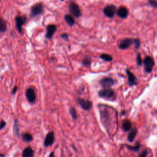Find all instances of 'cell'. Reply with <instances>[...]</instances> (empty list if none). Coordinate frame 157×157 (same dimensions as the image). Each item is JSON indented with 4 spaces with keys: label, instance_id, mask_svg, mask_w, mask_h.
Segmentation results:
<instances>
[{
    "label": "cell",
    "instance_id": "6da1fadb",
    "mask_svg": "<svg viewBox=\"0 0 157 157\" xmlns=\"http://www.w3.org/2000/svg\"><path fill=\"white\" fill-rule=\"evenodd\" d=\"M44 12V6L42 3H39L33 5L30 10V17L31 18H34Z\"/></svg>",
    "mask_w": 157,
    "mask_h": 157
},
{
    "label": "cell",
    "instance_id": "7a4b0ae2",
    "mask_svg": "<svg viewBox=\"0 0 157 157\" xmlns=\"http://www.w3.org/2000/svg\"><path fill=\"white\" fill-rule=\"evenodd\" d=\"M143 65L146 72L147 73H151L155 65V61L151 56H147L143 61Z\"/></svg>",
    "mask_w": 157,
    "mask_h": 157
},
{
    "label": "cell",
    "instance_id": "3957f363",
    "mask_svg": "<svg viewBox=\"0 0 157 157\" xmlns=\"http://www.w3.org/2000/svg\"><path fill=\"white\" fill-rule=\"evenodd\" d=\"M69 10L71 15L76 18H79L82 16L81 11L78 6L75 3H70L69 4Z\"/></svg>",
    "mask_w": 157,
    "mask_h": 157
},
{
    "label": "cell",
    "instance_id": "277c9868",
    "mask_svg": "<svg viewBox=\"0 0 157 157\" xmlns=\"http://www.w3.org/2000/svg\"><path fill=\"white\" fill-rule=\"evenodd\" d=\"M103 13L107 17L110 19L113 18L116 13H117L116 6L112 4L106 6L103 9Z\"/></svg>",
    "mask_w": 157,
    "mask_h": 157
},
{
    "label": "cell",
    "instance_id": "5b68a950",
    "mask_svg": "<svg viewBox=\"0 0 157 157\" xmlns=\"http://www.w3.org/2000/svg\"><path fill=\"white\" fill-rule=\"evenodd\" d=\"M98 96L104 99H111L115 96V92L111 88H103L98 92Z\"/></svg>",
    "mask_w": 157,
    "mask_h": 157
},
{
    "label": "cell",
    "instance_id": "8992f818",
    "mask_svg": "<svg viewBox=\"0 0 157 157\" xmlns=\"http://www.w3.org/2000/svg\"><path fill=\"white\" fill-rule=\"evenodd\" d=\"M16 26L17 30L20 34H23V30H22V26L24 25H25L26 22V18L24 16H17L16 17Z\"/></svg>",
    "mask_w": 157,
    "mask_h": 157
},
{
    "label": "cell",
    "instance_id": "52a82bcc",
    "mask_svg": "<svg viewBox=\"0 0 157 157\" xmlns=\"http://www.w3.org/2000/svg\"><path fill=\"white\" fill-rule=\"evenodd\" d=\"M25 95L28 101L31 104H34L36 101V95L32 87H29L26 90Z\"/></svg>",
    "mask_w": 157,
    "mask_h": 157
},
{
    "label": "cell",
    "instance_id": "ba28073f",
    "mask_svg": "<svg viewBox=\"0 0 157 157\" xmlns=\"http://www.w3.org/2000/svg\"><path fill=\"white\" fill-rule=\"evenodd\" d=\"M77 103L84 111H89L92 107V103L89 100L82 98L77 99Z\"/></svg>",
    "mask_w": 157,
    "mask_h": 157
},
{
    "label": "cell",
    "instance_id": "9c48e42d",
    "mask_svg": "<svg viewBox=\"0 0 157 157\" xmlns=\"http://www.w3.org/2000/svg\"><path fill=\"white\" fill-rule=\"evenodd\" d=\"M99 83L103 88H109L113 85L114 81L111 77H106L99 81Z\"/></svg>",
    "mask_w": 157,
    "mask_h": 157
},
{
    "label": "cell",
    "instance_id": "30bf717a",
    "mask_svg": "<svg viewBox=\"0 0 157 157\" xmlns=\"http://www.w3.org/2000/svg\"><path fill=\"white\" fill-rule=\"evenodd\" d=\"M55 141V134L54 131H50L46 136V138L44 142V145L45 147H48L53 145Z\"/></svg>",
    "mask_w": 157,
    "mask_h": 157
},
{
    "label": "cell",
    "instance_id": "8fae6325",
    "mask_svg": "<svg viewBox=\"0 0 157 157\" xmlns=\"http://www.w3.org/2000/svg\"><path fill=\"white\" fill-rule=\"evenodd\" d=\"M56 29L57 27L55 25H47L46 26V34L45 36V38L47 39H52L56 31Z\"/></svg>",
    "mask_w": 157,
    "mask_h": 157
},
{
    "label": "cell",
    "instance_id": "7c38bea8",
    "mask_svg": "<svg viewBox=\"0 0 157 157\" xmlns=\"http://www.w3.org/2000/svg\"><path fill=\"white\" fill-rule=\"evenodd\" d=\"M126 73L128 76V83L130 86H134L138 84V81L136 76L131 72L129 69H126Z\"/></svg>",
    "mask_w": 157,
    "mask_h": 157
},
{
    "label": "cell",
    "instance_id": "4fadbf2b",
    "mask_svg": "<svg viewBox=\"0 0 157 157\" xmlns=\"http://www.w3.org/2000/svg\"><path fill=\"white\" fill-rule=\"evenodd\" d=\"M134 44V39L126 38L120 41L119 48L122 50H125Z\"/></svg>",
    "mask_w": 157,
    "mask_h": 157
},
{
    "label": "cell",
    "instance_id": "5bb4252c",
    "mask_svg": "<svg viewBox=\"0 0 157 157\" xmlns=\"http://www.w3.org/2000/svg\"><path fill=\"white\" fill-rule=\"evenodd\" d=\"M117 16L121 19H126L129 14L128 9L125 6H120L117 10Z\"/></svg>",
    "mask_w": 157,
    "mask_h": 157
},
{
    "label": "cell",
    "instance_id": "9a60e30c",
    "mask_svg": "<svg viewBox=\"0 0 157 157\" xmlns=\"http://www.w3.org/2000/svg\"><path fill=\"white\" fill-rule=\"evenodd\" d=\"M22 156V157H33L34 156V151L30 146H28L23 151Z\"/></svg>",
    "mask_w": 157,
    "mask_h": 157
},
{
    "label": "cell",
    "instance_id": "2e32d148",
    "mask_svg": "<svg viewBox=\"0 0 157 157\" xmlns=\"http://www.w3.org/2000/svg\"><path fill=\"white\" fill-rule=\"evenodd\" d=\"M131 128H132V125L129 120H125L123 121L122 125V128L125 132L129 131L130 130H131Z\"/></svg>",
    "mask_w": 157,
    "mask_h": 157
},
{
    "label": "cell",
    "instance_id": "e0dca14e",
    "mask_svg": "<svg viewBox=\"0 0 157 157\" xmlns=\"http://www.w3.org/2000/svg\"><path fill=\"white\" fill-rule=\"evenodd\" d=\"M137 133H138V130L136 129V128H133V129L131 130V131L129 133V134H128L127 138H128V141L130 142H133L136 136Z\"/></svg>",
    "mask_w": 157,
    "mask_h": 157
},
{
    "label": "cell",
    "instance_id": "ac0fdd59",
    "mask_svg": "<svg viewBox=\"0 0 157 157\" xmlns=\"http://www.w3.org/2000/svg\"><path fill=\"white\" fill-rule=\"evenodd\" d=\"M64 18H65V22L70 27L74 26V25L75 24V20L73 16L69 15V14H66V15L65 16V17Z\"/></svg>",
    "mask_w": 157,
    "mask_h": 157
},
{
    "label": "cell",
    "instance_id": "d6986e66",
    "mask_svg": "<svg viewBox=\"0 0 157 157\" xmlns=\"http://www.w3.org/2000/svg\"><path fill=\"white\" fill-rule=\"evenodd\" d=\"M22 138L23 141L26 142V143L30 142L33 140V136L30 133H24L22 135Z\"/></svg>",
    "mask_w": 157,
    "mask_h": 157
},
{
    "label": "cell",
    "instance_id": "ffe728a7",
    "mask_svg": "<svg viewBox=\"0 0 157 157\" xmlns=\"http://www.w3.org/2000/svg\"><path fill=\"white\" fill-rule=\"evenodd\" d=\"M91 63V59L90 56H85L82 60V65L85 67H89Z\"/></svg>",
    "mask_w": 157,
    "mask_h": 157
},
{
    "label": "cell",
    "instance_id": "44dd1931",
    "mask_svg": "<svg viewBox=\"0 0 157 157\" xmlns=\"http://www.w3.org/2000/svg\"><path fill=\"white\" fill-rule=\"evenodd\" d=\"M7 30V23L4 19L0 17V33H4Z\"/></svg>",
    "mask_w": 157,
    "mask_h": 157
},
{
    "label": "cell",
    "instance_id": "7402d4cb",
    "mask_svg": "<svg viewBox=\"0 0 157 157\" xmlns=\"http://www.w3.org/2000/svg\"><path fill=\"white\" fill-rule=\"evenodd\" d=\"M126 147L130 150V151H132L133 152H138L139 149H140V147H141V144L140 143H139V142H138V143L136 144L134 146H126Z\"/></svg>",
    "mask_w": 157,
    "mask_h": 157
},
{
    "label": "cell",
    "instance_id": "603a6c76",
    "mask_svg": "<svg viewBox=\"0 0 157 157\" xmlns=\"http://www.w3.org/2000/svg\"><path fill=\"white\" fill-rule=\"evenodd\" d=\"M100 59L103 60L104 61H112L113 60L112 56L109 54H103L100 55Z\"/></svg>",
    "mask_w": 157,
    "mask_h": 157
},
{
    "label": "cell",
    "instance_id": "cb8c5ba5",
    "mask_svg": "<svg viewBox=\"0 0 157 157\" xmlns=\"http://www.w3.org/2000/svg\"><path fill=\"white\" fill-rule=\"evenodd\" d=\"M69 113H70V115L71 116V117H72L73 120H76L77 118V111L74 107H73V106L70 107Z\"/></svg>",
    "mask_w": 157,
    "mask_h": 157
},
{
    "label": "cell",
    "instance_id": "d4e9b609",
    "mask_svg": "<svg viewBox=\"0 0 157 157\" xmlns=\"http://www.w3.org/2000/svg\"><path fill=\"white\" fill-rule=\"evenodd\" d=\"M14 132L15 133L17 137L19 136V123L18 121L17 120H14Z\"/></svg>",
    "mask_w": 157,
    "mask_h": 157
},
{
    "label": "cell",
    "instance_id": "484cf974",
    "mask_svg": "<svg viewBox=\"0 0 157 157\" xmlns=\"http://www.w3.org/2000/svg\"><path fill=\"white\" fill-rule=\"evenodd\" d=\"M134 45L136 49H138L141 46V41L139 39H134Z\"/></svg>",
    "mask_w": 157,
    "mask_h": 157
},
{
    "label": "cell",
    "instance_id": "4316f807",
    "mask_svg": "<svg viewBox=\"0 0 157 157\" xmlns=\"http://www.w3.org/2000/svg\"><path fill=\"white\" fill-rule=\"evenodd\" d=\"M136 63H137V65L138 66H141L142 65V60L141 58V54L139 53L137 55V57H136Z\"/></svg>",
    "mask_w": 157,
    "mask_h": 157
},
{
    "label": "cell",
    "instance_id": "83f0119b",
    "mask_svg": "<svg viewBox=\"0 0 157 157\" xmlns=\"http://www.w3.org/2000/svg\"><path fill=\"white\" fill-rule=\"evenodd\" d=\"M148 3L154 8H157V1L156 0H148Z\"/></svg>",
    "mask_w": 157,
    "mask_h": 157
},
{
    "label": "cell",
    "instance_id": "f1b7e54d",
    "mask_svg": "<svg viewBox=\"0 0 157 157\" xmlns=\"http://www.w3.org/2000/svg\"><path fill=\"white\" fill-rule=\"evenodd\" d=\"M60 37H61L63 39L65 40V41H69V35H68L67 33H64L61 34Z\"/></svg>",
    "mask_w": 157,
    "mask_h": 157
},
{
    "label": "cell",
    "instance_id": "f546056e",
    "mask_svg": "<svg viewBox=\"0 0 157 157\" xmlns=\"http://www.w3.org/2000/svg\"><path fill=\"white\" fill-rule=\"evenodd\" d=\"M6 126V122L5 121L3 120H1V122H0V130H2Z\"/></svg>",
    "mask_w": 157,
    "mask_h": 157
},
{
    "label": "cell",
    "instance_id": "4dcf8cb0",
    "mask_svg": "<svg viewBox=\"0 0 157 157\" xmlns=\"http://www.w3.org/2000/svg\"><path fill=\"white\" fill-rule=\"evenodd\" d=\"M147 153H148L147 150H145V151H144L141 153L139 154V156H140V157H145V156H146L147 155Z\"/></svg>",
    "mask_w": 157,
    "mask_h": 157
},
{
    "label": "cell",
    "instance_id": "1f68e13d",
    "mask_svg": "<svg viewBox=\"0 0 157 157\" xmlns=\"http://www.w3.org/2000/svg\"><path fill=\"white\" fill-rule=\"evenodd\" d=\"M17 90H18V87L17 86L14 87V88H12V95H15L16 93Z\"/></svg>",
    "mask_w": 157,
    "mask_h": 157
},
{
    "label": "cell",
    "instance_id": "d6a6232c",
    "mask_svg": "<svg viewBox=\"0 0 157 157\" xmlns=\"http://www.w3.org/2000/svg\"><path fill=\"white\" fill-rule=\"evenodd\" d=\"M49 157H51V156H54V152H52L51 154H50L49 155Z\"/></svg>",
    "mask_w": 157,
    "mask_h": 157
},
{
    "label": "cell",
    "instance_id": "836d02e7",
    "mask_svg": "<svg viewBox=\"0 0 157 157\" xmlns=\"http://www.w3.org/2000/svg\"><path fill=\"white\" fill-rule=\"evenodd\" d=\"M5 156V155H3V154H0V156H2V157H3V156Z\"/></svg>",
    "mask_w": 157,
    "mask_h": 157
},
{
    "label": "cell",
    "instance_id": "e575fe53",
    "mask_svg": "<svg viewBox=\"0 0 157 157\" xmlns=\"http://www.w3.org/2000/svg\"><path fill=\"white\" fill-rule=\"evenodd\" d=\"M61 1H64V0H61Z\"/></svg>",
    "mask_w": 157,
    "mask_h": 157
}]
</instances>
